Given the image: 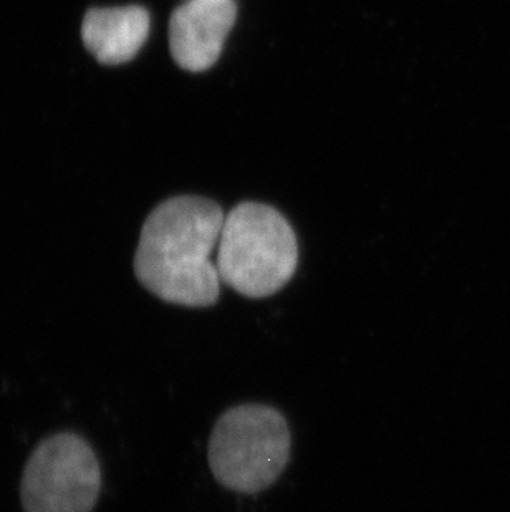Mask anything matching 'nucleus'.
Wrapping results in <instances>:
<instances>
[{"mask_svg":"<svg viewBox=\"0 0 510 512\" xmlns=\"http://www.w3.org/2000/svg\"><path fill=\"white\" fill-rule=\"evenodd\" d=\"M148 35L150 14L138 5L92 9L83 20V44L98 62L105 65L133 60Z\"/></svg>","mask_w":510,"mask_h":512,"instance_id":"6","label":"nucleus"},{"mask_svg":"<svg viewBox=\"0 0 510 512\" xmlns=\"http://www.w3.org/2000/svg\"><path fill=\"white\" fill-rule=\"evenodd\" d=\"M224 219L219 204L199 196H176L156 206L136 247L138 282L168 304L212 307L221 295V277L211 256Z\"/></svg>","mask_w":510,"mask_h":512,"instance_id":"1","label":"nucleus"},{"mask_svg":"<svg viewBox=\"0 0 510 512\" xmlns=\"http://www.w3.org/2000/svg\"><path fill=\"white\" fill-rule=\"evenodd\" d=\"M102 493V466L83 436L45 438L25 464L20 501L25 512H92Z\"/></svg>","mask_w":510,"mask_h":512,"instance_id":"4","label":"nucleus"},{"mask_svg":"<svg viewBox=\"0 0 510 512\" xmlns=\"http://www.w3.org/2000/svg\"><path fill=\"white\" fill-rule=\"evenodd\" d=\"M237 19L234 0H188L169 20L174 62L189 72H204L217 62Z\"/></svg>","mask_w":510,"mask_h":512,"instance_id":"5","label":"nucleus"},{"mask_svg":"<svg viewBox=\"0 0 510 512\" xmlns=\"http://www.w3.org/2000/svg\"><path fill=\"white\" fill-rule=\"evenodd\" d=\"M289 425L272 406L241 405L217 420L209 440V466L217 483L236 493L270 488L290 459Z\"/></svg>","mask_w":510,"mask_h":512,"instance_id":"3","label":"nucleus"},{"mask_svg":"<svg viewBox=\"0 0 510 512\" xmlns=\"http://www.w3.org/2000/svg\"><path fill=\"white\" fill-rule=\"evenodd\" d=\"M216 266L222 284L247 299H265L292 281L299 242L277 209L247 201L226 214Z\"/></svg>","mask_w":510,"mask_h":512,"instance_id":"2","label":"nucleus"}]
</instances>
